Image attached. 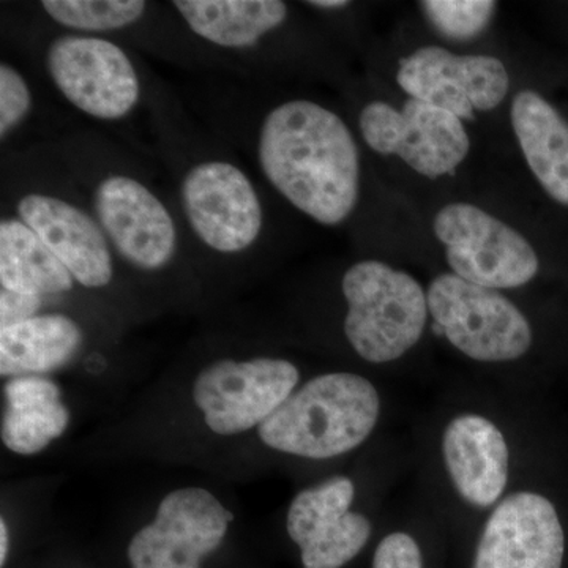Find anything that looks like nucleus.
I'll list each match as a JSON object with an SVG mask.
<instances>
[{
    "label": "nucleus",
    "mask_w": 568,
    "mask_h": 568,
    "mask_svg": "<svg viewBox=\"0 0 568 568\" xmlns=\"http://www.w3.org/2000/svg\"><path fill=\"white\" fill-rule=\"evenodd\" d=\"M254 156L268 185L317 224L339 226L361 201V149L353 130L315 100H284L265 112Z\"/></svg>",
    "instance_id": "nucleus-1"
},
{
    "label": "nucleus",
    "mask_w": 568,
    "mask_h": 568,
    "mask_svg": "<svg viewBox=\"0 0 568 568\" xmlns=\"http://www.w3.org/2000/svg\"><path fill=\"white\" fill-rule=\"evenodd\" d=\"M355 485L349 477L328 478L298 493L286 515V530L301 549L304 568H342L366 547L373 525L351 510Z\"/></svg>",
    "instance_id": "nucleus-15"
},
{
    "label": "nucleus",
    "mask_w": 568,
    "mask_h": 568,
    "mask_svg": "<svg viewBox=\"0 0 568 568\" xmlns=\"http://www.w3.org/2000/svg\"><path fill=\"white\" fill-rule=\"evenodd\" d=\"M70 413L58 384L43 376L13 377L6 386L3 446L14 454L36 455L61 437Z\"/></svg>",
    "instance_id": "nucleus-20"
},
{
    "label": "nucleus",
    "mask_w": 568,
    "mask_h": 568,
    "mask_svg": "<svg viewBox=\"0 0 568 568\" xmlns=\"http://www.w3.org/2000/svg\"><path fill=\"white\" fill-rule=\"evenodd\" d=\"M301 372L286 358L254 357L213 362L193 384V399L205 425L233 436L260 428L294 394Z\"/></svg>",
    "instance_id": "nucleus-10"
},
{
    "label": "nucleus",
    "mask_w": 568,
    "mask_h": 568,
    "mask_svg": "<svg viewBox=\"0 0 568 568\" xmlns=\"http://www.w3.org/2000/svg\"><path fill=\"white\" fill-rule=\"evenodd\" d=\"M426 297L437 334L470 361L514 362L532 346L528 317L500 291L448 272L432 280Z\"/></svg>",
    "instance_id": "nucleus-6"
},
{
    "label": "nucleus",
    "mask_w": 568,
    "mask_h": 568,
    "mask_svg": "<svg viewBox=\"0 0 568 568\" xmlns=\"http://www.w3.org/2000/svg\"><path fill=\"white\" fill-rule=\"evenodd\" d=\"M510 122L530 173L556 203L568 205V122L540 93L515 95Z\"/></svg>",
    "instance_id": "nucleus-18"
},
{
    "label": "nucleus",
    "mask_w": 568,
    "mask_h": 568,
    "mask_svg": "<svg viewBox=\"0 0 568 568\" xmlns=\"http://www.w3.org/2000/svg\"><path fill=\"white\" fill-rule=\"evenodd\" d=\"M373 568H424V556L416 538L396 530L377 545Z\"/></svg>",
    "instance_id": "nucleus-25"
},
{
    "label": "nucleus",
    "mask_w": 568,
    "mask_h": 568,
    "mask_svg": "<svg viewBox=\"0 0 568 568\" xmlns=\"http://www.w3.org/2000/svg\"><path fill=\"white\" fill-rule=\"evenodd\" d=\"M444 467L470 507H496L510 480V447L491 418L466 413L446 425L440 439Z\"/></svg>",
    "instance_id": "nucleus-16"
},
{
    "label": "nucleus",
    "mask_w": 568,
    "mask_h": 568,
    "mask_svg": "<svg viewBox=\"0 0 568 568\" xmlns=\"http://www.w3.org/2000/svg\"><path fill=\"white\" fill-rule=\"evenodd\" d=\"M233 514L204 488L170 493L129 545L132 568H201L226 537Z\"/></svg>",
    "instance_id": "nucleus-12"
},
{
    "label": "nucleus",
    "mask_w": 568,
    "mask_h": 568,
    "mask_svg": "<svg viewBox=\"0 0 568 568\" xmlns=\"http://www.w3.org/2000/svg\"><path fill=\"white\" fill-rule=\"evenodd\" d=\"M381 407L372 381L355 373H325L295 388L257 435L265 446L293 457H342L372 436Z\"/></svg>",
    "instance_id": "nucleus-2"
},
{
    "label": "nucleus",
    "mask_w": 568,
    "mask_h": 568,
    "mask_svg": "<svg viewBox=\"0 0 568 568\" xmlns=\"http://www.w3.org/2000/svg\"><path fill=\"white\" fill-rule=\"evenodd\" d=\"M564 555L566 534L555 504L525 489L493 508L473 568H562Z\"/></svg>",
    "instance_id": "nucleus-14"
},
{
    "label": "nucleus",
    "mask_w": 568,
    "mask_h": 568,
    "mask_svg": "<svg viewBox=\"0 0 568 568\" xmlns=\"http://www.w3.org/2000/svg\"><path fill=\"white\" fill-rule=\"evenodd\" d=\"M171 7L197 40L235 58L260 51L290 21L282 0H174Z\"/></svg>",
    "instance_id": "nucleus-17"
},
{
    "label": "nucleus",
    "mask_w": 568,
    "mask_h": 568,
    "mask_svg": "<svg viewBox=\"0 0 568 568\" xmlns=\"http://www.w3.org/2000/svg\"><path fill=\"white\" fill-rule=\"evenodd\" d=\"M396 82L409 99L454 112L463 122L496 110L510 92V73L496 55L457 54L446 48H417L398 63Z\"/></svg>",
    "instance_id": "nucleus-11"
},
{
    "label": "nucleus",
    "mask_w": 568,
    "mask_h": 568,
    "mask_svg": "<svg viewBox=\"0 0 568 568\" xmlns=\"http://www.w3.org/2000/svg\"><path fill=\"white\" fill-rule=\"evenodd\" d=\"M342 293L347 343L369 364L399 361L424 336L428 297L424 286L406 271L383 261H357L343 275Z\"/></svg>",
    "instance_id": "nucleus-3"
},
{
    "label": "nucleus",
    "mask_w": 568,
    "mask_h": 568,
    "mask_svg": "<svg viewBox=\"0 0 568 568\" xmlns=\"http://www.w3.org/2000/svg\"><path fill=\"white\" fill-rule=\"evenodd\" d=\"M179 201L197 244L219 256H242L260 244L263 200L248 173L230 159L204 156L185 168Z\"/></svg>",
    "instance_id": "nucleus-4"
},
{
    "label": "nucleus",
    "mask_w": 568,
    "mask_h": 568,
    "mask_svg": "<svg viewBox=\"0 0 568 568\" xmlns=\"http://www.w3.org/2000/svg\"><path fill=\"white\" fill-rule=\"evenodd\" d=\"M33 110L31 85L17 67L0 63V141L6 144L11 134L28 121Z\"/></svg>",
    "instance_id": "nucleus-24"
},
{
    "label": "nucleus",
    "mask_w": 568,
    "mask_h": 568,
    "mask_svg": "<svg viewBox=\"0 0 568 568\" xmlns=\"http://www.w3.org/2000/svg\"><path fill=\"white\" fill-rule=\"evenodd\" d=\"M144 0H44L40 9L71 33L108 37L140 24L149 11Z\"/></svg>",
    "instance_id": "nucleus-22"
},
{
    "label": "nucleus",
    "mask_w": 568,
    "mask_h": 568,
    "mask_svg": "<svg viewBox=\"0 0 568 568\" xmlns=\"http://www.w3.org/2000/svg\"><path fill=\"white\" fill-rule=\"evenodd\" d=\"M89 203L112 252L130 267L159 274L178 260L182 248L178 220L141 175L108 168L92 179Z\"/></svg>",
    "instance_id": "nucleus-5"
},
{
    "label": "nucleus",
    "mask_w": 568,
    "mask_h": 568,
    "mask_svg": "<svg viewBox=\"0 0 568 568\" xmlns=\"http://www.w3.org/2000/svg\"><path fill=\"white\" fill-rule=\"evenodd\" d=\"M420 9L440 36L469 41L487 31L497 3L493 0H425Z\"/></svg>",
    "instance_id": "nucleus-23"
},
{
    "label": "nucleus",
    "mask_w": 568,
    "mask_h": 568,
    "mask_svg": "<svg viewBox=\"0 0 568 568\" xmlns=\"http://www.w3.org/2000/svg\"><path fill=\"white\" fill-rule=\"evenodd\" d=\"M44 69L65 102L95 121L129 119L144 95L132 55L108 37H54L44 50Z\"/></svg>",
    "instance_id": "nucleus-7"
},
{
    "label": "nucleus",
    "mask_w": 568,
    "mask_h": 568,
    "mask_svg": "<svg viewBox=\"0 0 568 568\" xmlns=\"http://www.w3.org/2000/svg\"><path fill=\"white\" fill-rule=\"evenodd\" d=\"M433 231L446 250L452 274L466 282L496 291L517 290L540 271L528 239L476 204L444 205Z\"/></svg>",
    "instance_id": "nucleus-8"
},
{
    "label": "nucleus",
    "mask_w": 568,
    "mask_h": 568,
    "mask_svg": "<svg viewBox=\"0 0 568 568\" xmlns=\"http://www.w3.org/2000/svg\"><path fill=\"white\" fill-rule=\"evenodd\" d=\"M43 298L11 293L0 287V328L31 320L40 312Z\"/></svg>",
    "instance_id": "nucleus-26"
},
{
    "label": "nucleus",
    "mask_w": 568,
    "mask_h": 568,
    "mask_svg": "<svg viewBox=\"0 0 568 568\" xmlns=\"http://www.w3.org/2000/svg\"><path fill=\"white\" fill-rule=\"evenodd\" d=\"M306 6L316 10L338 11L347 9L351 3L346 2V0H313V2H306Z\"/></svg>",
    "instance_id": "nucleus-27"
},
{
    "label": "nucleus",
    "mask_w": 568,
    "mask_h": 568,
    "mask_svg": "<svg viewBox=\"0 0 568 568\" xmlns=\"http://www.w3.org/2000/svg\"><path fill=\"white\" fill-rule=\"evenodd\" d=\"M84 334L61 313L37 315L0 328V375L40 376L54 372L80 353Z\"/></svg>",
    "instance_id": "nucleus-19"
},
{
    "label": "nucleus",
    "mask_w": 568,
    "mask_h": 568,
    "mask_svg": "<svg viewBox=\"0 0 568 568\" xmlns=\"http://www.w3.org/2000/svg\"><path fill=\"white\" fill-rule=\"evenodd\" d=\"M14 216L39 235L74 282L88 290L110 286L115 254L91 207L52 190H24L14 201Z\"/></svg>",
    "instance_id": "nucleus-13"
},
{
    "label": "nucleus",
    "mask_w": 568,
    "mask_h": 568,
    "mask_svg": "<svg viewBox=\"0 0 568 568\" xmlns=\"http://www.w3.org/2000/svg\"><path fill=\"white\" fill-rule=\"evenodd\" d=\"M9 528H7L6 519L0 521V566H6L7 556H9Z\"/></svg>",
    "instance_id": "nucleus-28"
},
{
    "label": "nucleus",
    "mask_w": 568,
    "mask_h": 568,
    "mask_svg": "<svg viewBox=\"0 0 568 568\" xmlns=\"http://www.w3.org/2000/svg\"><path fill=\"white\" fill-rule=\"evenodd\" d=\"M365 144L379 155H396L426 179L446 178L466 162L470 138L454 112L407 99L402 110L373 100L358 114Z\"/></svg>",
    "instance_id": "nucleus-9"
},
{
    "label": "nucleus",
    "mask_w": 568,
    "mask_h": 568,
    "mask_svg": "<svg viewBox=\"0 0 568 568\" xmlns=\"http://www.w3.org/2000/svg\"><path fill=\"white\" fill-rule=\"evenodd\" d=\"M74 278L28 224L14 215L0 220V287L11 293L47 297L65 294Z\"/></svg>",
    "instance_id": "nucleus-21"
}]
</instances>
